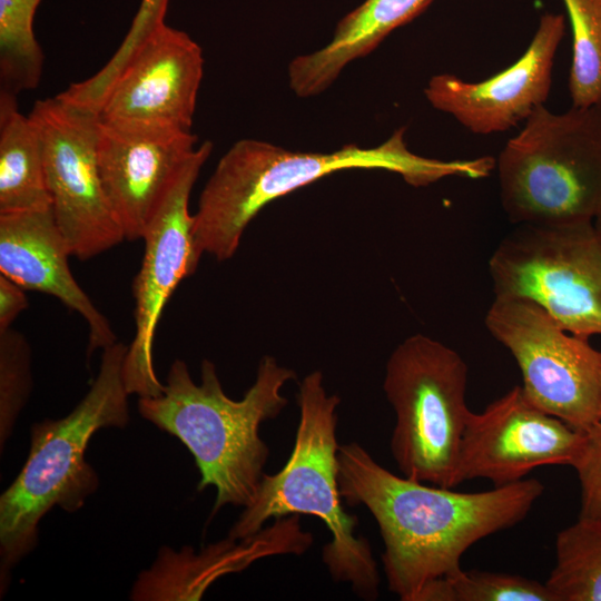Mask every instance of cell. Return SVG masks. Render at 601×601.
<instances>
[{"label":"cell","instance_id":"obj_24","mask_svg":"<svg viewBox=\"0 0 601 601\" xmlns=\"http://www.w3.org/2000/svg\"><path fill=\"white\" fill-rule=\"evenodd\" d=\"M32 390L31 347L12 327L0 332V447L14 428Z\"/></svg>","mask_w":601,"mask_h":601},{"label":"cell","instance_id":"obj_16","mask_svg":"<svg viewBox=\"0 0 601 601\" xmlns=\"http://www.w3.org/2000/svg\"><path fill=\"white\" fill-rule=\"evenodd\" d=\"M72 256L52 210L46 208L0 214V273L24 289L58 298L88 324V355L116 343V334L75 279Z\"/></svg>","mask_w":601,"mask_h":601},{"label":"cell","instance_id":"obj_21","mask_svg":"<svg viewBox=\"0 0 601 601\" xmlns=\"http://www.w3.org/2000/svg\"><path fill=\"white\" fill-rule=\"evenodd\" d=\"M41 0H0V92L38 87L45 56L33 32Z\"/></svg>","mask_w":601,"mask_h":601},{"label":"cell","instance_id":"obj_14","mask_svg":"<svg viewBox=\"0 0 601 601\" xmlns=\"http://www.w3.org/2000/svg\"><path fill=\"white\" fill-rule=\"evenodd\" d=\"M197 141L191 131L100 121V178L125 239H142Z\"/></svg>","mask_w":601,"mask_h":601},{"label":"cell","instance_id":"obj_13","mask_svg":"<svg viewBox=\"0 0 601 601\" xmlns=\"http://www.w3.org/2000/svg\"><path fill=\"white\" fill-rule=\"evenodd\" d=\"M204 73L203 50L186 32L155 30L106 92L100 121L191 131Z\"/></svg>","mask_w":601,"mask_h":601},{"label":"cell","instance_id":"obj_18","mask_svg":"<svg viewBox=\"0 0 601 601\" xmlns=\"http://www.w3.org/2000/svg\"><path fill=\"white\" fill-rule=\"evenodd\" d=\"M433 0H365L337 24L322 49L293 59L289 86L299 97L326 90L353 60L372 52L394 29L412 21Z\"/></svg>","mask_w":601,"mask_h":601},{"label":"cell","instance_id":"obj_2","mask_svg":"<svg viewBox=\"0 0 601 601\" xmlns=\"http://www.w3.org/2000/svg\"><path fill=\"white\" fill-rule=\"evenodd\" d=\"M295 378L293 370L265 355L253 385L243 398L233 400L225 394L211 361L203 359L197 384L185 361L175 359L162 393L139 397V414L177 437L194 456L200 474L197 490L215 487L211 516L226 505L253 503L269 456L260 425L287 405L282 390Z\"/></svg>","mask_w":601,"mask_h":601},{"label":"cell","instance_id":"obj_20","mask_svg":"<svg viewBox=\"0 0 601 601\" xmlns=\"http://www.w3.org/2000/svg\"><path fill=\"white\" fill-rule=\"evenodd\" d=\"M545 584L556 601H601V515L578 516L556 534Z\"/></svg>","mask_w":601,"mask_h":601},{"label":"cell","instance_id":"obj_7","mask_svg":"<svg viewBox=\"0 0 601 601\" xmlns=\"http://www.w3.org/2000/svg\"><path fill=\"white\" fill-rule=\"evenodd\" d=\"M466 383L462 356L426 335H412L392 352L383 390L395 413L390 449L403 476L456 486L460 445L471 412Z\"/></svg>","mask_w":601,"mask_h":601},{"label":"cell","instance_id":"obj_26","mask_svg":"<svg viewBox=\"0 0 601 601\" xmlns=\"http://www.w3.org/2000/svg\"><path fill=\"white\" fill-rule=\"evenodd\" d=\"M168 0H141L131 26L119 48L99 70L105 82H111L120 73L139 46L159 27L165 24Z\"/></svg>","mask_w":601,"mask_h":601},{"label":"cell","instance_id":"obj_28","mask_svg":"<svg viewBox=\"0 0 601 601\" xmlns=\"http://www.w3.org/2000/svg\"><path fill=\"white\" fill-rule=\"evenodd\" d=\"M593 225H594L595 231H597V234L599 236V239L601 242V210L599 211V214L593 219Z\"/></svg>","mask_w":601,"mask_h":601},{"label":"cell","instance_id":"obj_27","mask_svg":"<svg viewBox=\"0 0 601 601\" xmlns=\"http://www.w3.org/2000/svg\"><path fill=\"white\" fill-rule=\"evenodd\" d=\"M28 305L24 288L0 273V332L11 328Z\"/></svg>","mask_w":601,"mask_h":601},{"label":"cell","instance_id":"obj_3","mask_svg":"<svg viewBox=\"0 0 601 601\" xmlns=\"http://www.w3.org/2000/svg\"><path fill=\"white\" fill-rule=\"evenodd\" d=\"M127 352L124 343L105 347L98 374L76 407L62 418L31 425L26 463L0 496L1 595L11 569L37 546L45 514L53 506L77 512L97 491L99 477L85 454L97 431L124 428L130 421Z\"/></svg>","mask_w":601,"mask_h":601},{"label":"cell","instance_id":"obj_19","mask_svg":"<svg viewBox=\"0 0 601 601\" xmlns=\"http://www.w3.org/2000/svg\"><path fill=\"white\" fill-rule=\"evenodd\" d=\"M51 206L42 142L17 96L0 92V214Z\"/></svg>","mask_w":601,"mask_h":601},{"label":"cell","instance_id":"obj_1","mask_svg":"<svg viewBox=\"0 0 601 601\" xmlns=\"http://www.w3.org/2000/svg\"><path fill=\"white\" fill-rule=\"evenodd\" d=\"M337 457L343 501L376 521L387 588L401 601H421L462 569L469 548L523 521L544 492L538 479L481 492L422 483L386 470L357 442L339 444Z\"/></svg>","mask_w":601,"mask_h":601},{"label":"cell","instance_id":"obj_9","mask_svg":"<svg viewBox=\"0 0 601 601\" xmlns=\"http://www.w3.org/2000/svg\"><path fill=\"white\" fill-rule=\"evenodd\" d=\"M485 325L514 357L534 405L580 432L601 420V352L589 338L519 298L495 296Z\"/></svg>","mask_w":601,"mask_h":601},{"label":"cell","instance_id":"obj_10","mask_svg":"<svg viewBox=\"0 0 601 601\" xmlns=\"http://www.w3.org/2000/svg\"><path fill=\"white\" fill-rule=\"evenodd\" d=\"M29 118L42 142L53 215L71 255L86 260L121 243L98 167V114L55 96L37 100Z\"/></svg>","mask_w":601,"mask_h":601},{"label":"cell","instance_id":"obj_22","mask_svg":"<svg viewBox=\"0 0 601 601\" xmlns=\"http://www.w3.org/2000/svg\"><path fill=\"white\" fill-rule=\"evenodd\" d=\"M572 29L569 91L574 107L601 105V0H563Z\"/></svg>","mask_w":601,"mask_h":601},{"label":"cell","instance_id":"obj_15","mask_svg":"<svg viewBox=\"0 0 601 601\" xmlns=\"http://www.w3.org/2000/svg\"><path fill=\"white\" fill-rule=\"evenodd\" d=\"M564 31V16L546 12L516 62L480 82L449 73L433 76L425 97L434 108L452 115L474 134L506 131L525 121L548 99L554 57Z\"/></svg>","mask_w":601,"mask_h":601},{"label":"cell","instance_id":"obj_6","mask_svg":"<svg viewBox=\"0 0 601 601\" xmlns=\"http://www.w3.org/2000/svg\"><path fill=\"white\" fill-rule=\"evenodd\" d=\"M502 205L520 224L593 220L601 210V105H544L497 158Z\"/></svg>","mask_w":601,"mask_h":601},{"label":"cell","instance_id":"obj_5","mask_svg":"<svg viewBox=\"0 0 601 601\" xmlns=\"http://www.w3.org/2000/svg\"><path fill=\"white\" fill-rule=\"evenodd\" d=\"M299 421L292 453L274 474L265 473L253 503L244 508L228 538L242 540L264 529L270 519L312 515L322 520L332 539L322 560L336 582L348 583L357 597L375 600L380 575L370 542L356 535V515L347 513L338 483L337 407L321 371L298 385Z\"/></svg>","mask_w":601,"mask_h":601},{"label":"cell","instance_id":"obj_12","mask_svg":"<svg viewBox=\"0 0 601 601\" xmlns=\"http://www.w3.org/2000/svg\"><path fill=\"white\" fill-rule=\"evenodd\" d=\"M580 441V431L539 408L516 385L482 412H470L455 485L486 479L503 486L540 466L571 465Z\"/></svg>","mask_w":601,"mask_h":601},{"label":"cell","instance_id":"obj_4","mask_svg":"<svg viewBox=\"0 0 601 601\" xmlns=\"http://www.w3.org/2000/svg\"><path fill=\"white\" fill-rule=\"evenodd\" d=\"M346 169H386L413 185L457 173V164L412 154L403 130L375 148L346 145L332 152L292 151L256 139L235 142L206 183L194 216L198 255L227 260L238 249L248 224L270 201L319 178Z\"/></svg>","mask_w":601,"mask_h":601},{"label":"cell","instance_id":"obj_17","mask_svg":"<svg viewBox=\"0 0 601 601\" xmlns=\"http://www.w3.org/2000/svg\"><path fill=\"white\" fill-rule=\"evenodd\" d=\"M274 521L252 536L242 540L227 536L200 553L189 546L180 551L162 546L154 564L137 578L130 599L199 600L209 585L225 574L240 572L262 558L300 555L313 544V535L302 529L299 515Z\"/></svg>","mask_w":601,"mask_h":601},{"label":"cell","instance_id":"obj_11","mask_svg":"<svg viewBox=\"0 0 601 601\" xmlns=\"http://www.w3.org/2000/svg\"><path fill=\"white\" fill-rule=\"evenodd\" d=\"M213 150L211 141L196 147L184 164L142 240L144 257L134 284L136 333L128 345L124 380L129 394L157 396L164 384L156 375L152 345L161 313L178 284L198 267L188 204L199 171Z\"/></svg>","mask_w":601,"mask_h":601},{"label":"cell","instance_id":"obj_8","mask_svg":"<svg viewBox=\"0 0 601 601\" xmlns=\"http://www.w3.org/2000/svg\"><path fill=\"white\" fill-rule=\"evenodd\" d=\"M496 297L531 302L566 332L601 335V242L593 220L522 224L492 254Z\"/></svg>","mask_w":601,"mask_h":601},{"label":"cell","instance_id":"obj_25","mask_svg":"<svg viewBox=\"0 0 601 601\" xmlns=\"http://www.w3.org/2000/svg\"><path fill=\"white\" fill-rule=\"evenodd\" d=\"M580 484L579 516L601 515V420L581 432L571 465Z\"/></svg>","mask_w":601,"mask_h":601},{"label":"cell","instance_id":"obj_23","mask_svg":"<svg viewBox=\"0 0 601 601\" xmlns=\"http://www.w3.org/2000/svg\"><path fill=\"white\" fill-rule=\"evenodd\" d=\"M421 601H556L544 583L518 574L463 570L435 581Z\"/></svg>","mask_w":601,"mask_h":601}]
</instances>
